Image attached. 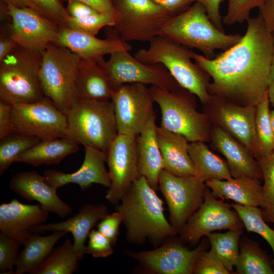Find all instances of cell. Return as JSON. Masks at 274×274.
Instances as JSON below:
<instances>
[{"label":"cell","mask_w":274,"mask_h":274,"mask_svg":"<svg viewBox=\"0 0 274 274\" xmlns=\"http://www.w3.org/2000/svg\"><path fill=\"white\" fill-rule=\"evenodd\" d=\"M256 106H242L210 94L203 112L212 125L220 127L253 152ZM253 154V153H252Z\"/></svg>","instance_id":"18"},{"label":"cell","mask_w":274,"mask_h":274,"mask_svg":"<svg viewBox=\"0 0 274 274\" xmlns=\"http://www.w3.org/2000/svg\"><path fill=\"white\" fill-rule=\"evenodd\" d=\"M259 10L266 28L274 35V0H265Z\"/></svg>","instance_id":"50"},{"label":"cell","mask_w":274,"mask_h":274,"mask_svg":"<svg viewBox=\"0 0 274 274\" xmlns=\"http://www.w3.org/2000/svg\"><path fill=\"white\" fill-rule=\"evenodd\" d=\"M56 45L65 47L79 55L81 59L100 63L108 54L122 50L130 51L131 46L120 38L100 39L84 32L60 27Z\"/></svg>","instance_id":"22"},{"label":"cell","mask_w":274,"mask_h":274,"mask_svg":"<svg viewBox=\"0 0 274 274\" xmlns=\"http://www.w3.org/2000/svg\"><path fill=\"white\" fill-rule=\"evenodd\" d=\"M83 3L93 8L98 12L109 15L115 18H118V13L112 0H76Z\"/></svg>","instance_id":"49"},{"label":"cell","mask_w":274,"mask_h":274,"mask_svg":"<svg viewBox=\"0 0 274 274\" xmlns=\"http://www.w3.org/2000/svg\"><path fill=\"white\" fill-rule=\"evenodd\" d=\"M41 14L54 21L60 26H65L71 17L59 0H30Z\"/></svg>","instance_id":"43"},{"label":"cell","mask_w":274,"mask_h":274,"mask_svg":"<svg viewBox=\"0 0 274 274\" xmlns=\"http://www.w3.org/2000/svg\"><path fill=\"white\" fill-rule=\"evenodd\" d=\"M12 19L8 32L18 46L42 53L50 43H55L60 26L53 20L30 8L7 5Z\"/></svg>","instance_id":"17"},{"label":"cell","mask_w":274,"mask_h":274,"mask_svg":"<svg viewBox=\"0 0 274 274\" xmlns=\"http://www.w3.org/2000/svg\"><path fill=\"white\" fill-rule=\"evenodd\" d=\"M155 118L153 116L137 135L136 145L140 174L146 178L156 191L159 189L158 179L163 164L157 139Z\"/></svg>","instance_id":"27"},{"label":"cell","mask_w":274,"mask_h":274,"mask_svg":"<svg viewBox=\"0 0 274 274\" xmlns=\"http://www.w3.org/2000/svg\"><path fill=\"white\" fill-rule=\"evenodd\" d=\"M209 245L208 239L204 238L196 248L190 250L179 239L164 243L153 250H127L125 253L149 273L193 274L197 258L202 251L208 250Z\"/></svg>","instance_id":"14"},{"label":"cell","mask_w":274,"mask_h":274,"mask_svg":"<svg viewBox=\"0 0 274 274\" xmlns=\"http://www.w3.org/2000/svg\"><path fill=\"white\" fill-rule=\"evenodd\" d=\"M270 119L274 135V109L270 111Z\"/></svg>","instance_id":"55"},{"label":"cell","mask_w":274,"mask_h":274,"mask_svg":"<svg viewBox=\"0 0 274 274\" xmlns=\"http://www.w3.org/2000/svg\"><path fill=\"white\" fill-rule=\"evenodd\" d=\"M171 17L177 15L188 8L197 0H152Z\"/></svg>","instance_id":"46"},{"label":"cell","mask_w":274,"mask_h":274,"mask_svg":"<svg viewBox=\"0 0 274 274\" xmlns=\"http://www.w3.org/2000/svg\"><path fill=\"white\" fill-rule=\"evenodd\" d=\"M21 245L17 239L0 232V273L14 274Z\"/></svg>","instance_id":"41"},{"label":"cell","mask_w":274,"mask_h":274,"mask_svg":"<svg viewBox=\"0 0 274 274\" xmlns=\"http://www.w3.org/2000/svg\"><path fill=\"white\" fill-rule=\"evenodd\" d=\"M223 0H197L205 8L212 23L220 30L224 31L223 19L220 14V7Z\"/></svg>","instance_id":"47"},{"label":"cell","mask_w":274,"mask_h":274,"mask_svg":"<svg viewBox=\"0 0 274 274\" xmlns=\"http://www.w3.org/2000/svg\"><path fill=\"white\" fill-rule=\"evenodd\" d=\"M41 62V53L17 45L0 61V100L13 105L43 99L39 78Z\"/></svg>","instance_id":"7"},{"label":"cell","mask_w":274,"mask_h":274,"mask_svg":"<svg viewBox=\"0 0 274 274\" xmlns=\"http://www.w3.org/2000/svg\"><path fill=\"white\" fill-rule=\"evenodd\" d=\"M213 196L230 199L243 206H263V193L260 179L240 177L227 180L210 179L205 182Z\"/></svg>","instance_id":"26"},{"label":"cell","mask_w":274,"mask_h":274,"mask_svg":"<svg viewBox=\"0 0 274 274\" xmlns=\"http://www.w3.org/2000/svg\"><path fill=\"white\" fill-rule=\"evenodd\" d=\"M113 90L125 84L151 85L172 90L180 87L161 64H146L136 59L127 50L116 52L108 61L100 63Z\"/></svg>","instance_id":"11"},{"label":"cell","mask_w":274,"mask_h":274,"mask_svg":"<svg viewBox=\"0 0 274 274\" xmlns=\"http://www.w3.org/2000/svg\"><path fill=\"white\" fill-rule=\"evenodd\" d=\"M160 35L190 49H196L208 58H214L217 50L225 51L232 47L243 37L240 34H226L218 29L203 6L197 2L172 17Z\"/></svg>","instance_id":"4"},{"label":"cell","mask_w":274,"mask_h":274,"mask_svg":"<svg viewBox=\"0 0 274 274\" xmlns=\"http://www.w3.org/2000/svg\"><path fill=\"white\" fill-rule=\"evenodd\" d=\"M149 43L148 48L138 50L133 56L146 64H162L180 87L207 104L210 78L193 60L192 50L162 35Z\"/></svg>","instance_id":"3"},{"label":"cell","mask_w":274,"mask_h":274,"mask_svg":"<svg viewBox=\"0 0 274 274\" xmlns=\"http://www.w3.org/2000/svg\"><path fill=\"white\" fill-rule=\"evenodd\" d=\"M194 274H230L221 261L211 249L206 250L199 255L196 261Z\"/></svg>","instance_id":"42"},{"label":"cell","mask_w":274,"mask_h":274,"mask_svg":"<svg viewBox=\"0 0 274 274\" xmlns=\"http://www.w3.org/2000/svg\"><path fill=\"white\" fill-rule=\"evenodd\" d=\"M66 116V138L84 146L94 147L107 153L118 134L111 100L76 99Z\"/></svg>","instance_id":"6"},{"label":"cell","mask_w":274,"mask_h":274,"mask_svg":"<svg viewBox=\"0 0 274 274\" xmlns=\"http://www.w3.org/2000/svg\"><path fill=\"white\" fill-rule=\"evenodd\" d=\"M122 223L121 213L117 211L107 214L97 225V230L111 242L114 246L119 236V226Z\"/></svg>","instance_id":"45"},{"label":"cell","mask_w":274,"mask_h":274,"mask_svg":"<svg viewBox=\"0 0 274 274\" xmlns=\"http://www.w3.org/2000/svg\"><path fill=\"white\" fill-rule=\"evenodd\" d=\"M150 88L160 109L161 127L183 135L189 142H210L212 125L204 112L197 110L194 94L180 86L172 90Z\"/></svg>","instance_id":"5"},{"label":"cell","mask_w":274,"mask_h":274,"mask_svg":"<svg viewBox=\"0 0 274 274\" xmlns=\"http://www.w3.org/2000/svg\"><path fill=\"white\" fill-rule=\"evenodd\" d=\"M108 214L107 207L103 204L86 203L75 216L58 223H43L32 227L30 231L43 233L48 231L70 232L73 236V250L80 260L86 254V239L92 228Z\"/></svg>","instance_id":"21"},{"label":"cell","mask_w":274,"mask_h":274,"mask_svg":"<svg viewBox=\"0 0 274 274\" xmlns=\"http://www.w3.org/2000/svg\"><path fill=\"white\" fill-rule=\"evenodd\" d=\"M78 143L67 138L40 141L21 154L16 162H23L33 166L59 163L67 156L77 152Z\"/></svg>","instance_id":"29"},{"label":"cell","mask_w":274,"mask_h":274,"mask_svg":"<svg viewBox=\"0 0 274 274\" xmlns=\"http://www.w3.org/2000/svg\"><path fill=\"white\" fill-rule=\"evenodd\" d=\"M86 254L94 258H106L113 253V245L98 230L92 229L88 235Z\"/></svg>","instance_id":"44"},{"label":"cell","mask_w":274,"mask_h":274,"mask_svg":"<svg viewBox=\"0 0 274 274\" xmlns=\"http://www.w3.org/2000/svg\"><path fill=\"white\" fill-rule=\"evenodd\" d=\"M85 157L80 168L74 173L68 174L55 169H49L44 173L47 182L57 188L70 183L78 184L82 190L93 184L109 188L111 180L105 163L106 153L94 147L85 146Z\"/></svg>","instance_id":"19"},{"label":"cell","mask_w":274,"mask_h":274,"mask_svg":"<svg viewBox=\"0 0 274 274\" xmlns=\"http://www.w3.org/2000/svg\"><path fill=\"white\" fill-rule=\"evenodd\" d=\"M49 213L40 203L24 204L14 198L0 206V232L23 245L32 233L30 229L45 223Z\"/></svg>","instance_id":"23"},{"label":"cell","mask_w":274,"mask_h":274,"mask_svg":"<svg viewBox=\"0 0 274 274\" xmlns=\"http://www.w3.org/2000/svg\"><path fill=\"white\" fill-rule=\"evenodd\" d=\"M227 1V11L223 18V23L231 25L247 21L250 18L251 11L254 8H260L265 0Z\"/></svg>","instance_id":"40"},{"label":"cell","mask_w":274,"mask_h":274,"mask_svg":"<svg viewBox=\"0 0 274 274\" xmlns=\"http://www.w3.org/2000/svg\"><path fill=\"white\" fill-rule=\"evenodd\" d=\"M156 135L163 169L178 176L194 175V165L188 151L189 141L160 126L156 127Z\"/></svg>","instance_id":"25"},{"label":"cell","mask_w":274,"mask_h":274,"mask_svg":"<svg viewBox=\"0 0 274 274\" xmlns=\"http://www.w3.org/2000/svg\"><path fill=\"white\" fill-rule=\"evenodd\" d=\"M76 99L106 101L114 92L102 67L97 62L81 59L76 81Z\"/></svg>","instance_id":"28"},{"label":"cell","mask_w":274,"mask_h":274,"mask_svg":"<svg viewBox=\"0 0 274 274\" xmlns=\"http://www.w3.org/2000/svg\"><path fill=\"white\" fill-rule=\"evenodd\" d=\"M210 141L226 158L233 178L248 177L263 179L260 164L252 153L230 134L212 125Z\"/></svg>","instance_id":"24"},{"label":"cell","mask_w":274,"mask_h":274,"mask_svg":"<svg viewBox=\"0 0 274 274\" xmlns=\"http://www.w3.org/2000/svg\"><path fill=\"white\" fill-rule=\"evenodd\" d=\"M17 45L15 41L8 33L2 32L0 37V61Z\"/></svg>","instance_id":"52"},{"label":"cell","mask_w":274,"mask_h":274,"mask_svg":"<svg viewBox=\"0 0 274 274\" xmlns=\"http://www.w3.org/2000/svg\"><path fill=\"white\" fill-rule=\"evenodd\" d=\"M42 53L39 78L45 96L66 115L76 98V81L81 58L67 48L49 44Z\"/></svg>","instance_id":"8"},{"label":"cell","mask_w":274,"mask_h":274,"mask_svg":"<svg viewBox=\"0 0 274 274\" xmlns=\"http://www.w3.org/2000/svg\"><path fill=\"white\" fill-rule=\"evenodd\" d=\"M224 200L214 197L207 186L203 202L179 231L180 240L194 246L202 237L215 230L243 229L237 212Z\"/></svg>","instance_id":"13"},{"label":"cell","mask_w":274,"mask_h":274,"mask_svg":"<svg viewBox=\"0 0 274 274\" xmlns=\"http://www.w3.org/2000/svg\"><path fill=\"white\" fill-rule=\"evenodd\" d=\"M238 274H273L272 260L260 247L259 244L241 237L239 254L235 266Z\"/></svg>","instance_id":"32"},{"label":"cell","mask_w":274,"mask_h":274,"mask_svg":"<svg viewBox=\"0 0 274 274\" xmlns=\"http://www.w3.org/2000/svg\"><path fill=\"white\" fill-rule=\"evenodd\" d=\"M231 206L239 215L246 230L258 234L269 245L273 252L272 263L274 269V230L264 220L262 209L235 203Z\"/></svg>","instance_id":"37"},{"label":"cell","mask_w":274,"mask_h":274,"mask_svg":"<svg viewBox=\"0 0 274 274\" xmlns=\"http://www.w3.org/2000/svg\"><path fill=\"white\" fill-rule=\"evenodd\" d=\"M243 229L228 230L224 233L211 232L206 236L211 249L231 273L234 271L239 254V241Z\"/></svg>","instance_id":"35"},{"label":"cell","mask_w":274,"mask_h":274,"mask_svg":"<svg viewBox=\"0 0 274 274\" xmlns=\"http://www.w3.org/2000/svg\"><path fill=\"white\" fill-rule=\"evenodd\" d=\"M80 260L73 250V243L66 237L61 246L53 248L47 258L30 274H72Z\"/></svg>","instance_id":"34"},{"label":"cell","mask_w":274,"mask_h":274,"mask_svg":"<svg viewBox=\"0 0 274 274\" xmlns=\"http://www.w3.org/2000/svg\"><path fill=\"white\" fill-rule=\"evenodd\" d=\"M12 106L0 100V139L15 132L11 114Z\"/></svg>","instance_id":"48"},{"label":"cell","mask_w":274,"mask_h":274,"mask_svg":"<svg viewBox=\"0 0 274 274\" xmlns=\"http://www.w3.org/2000/svg\"><path fill=\"white\" fill-rule=\"evenodd\" d=\"M120 202L115 211L122 215L129 242L141 245L148 239L157 247L166 238L178 234L164 216L162 200L145 177L133 182Z\"/></svg>","instance_id":"2"},{"label":"cell","mask_w":274,"mask_h":274,"mask_svg":"<svg viewBox=\"0 0 274 274\" xmlns=\"http://www.w3.org/2000/svg\"><path fill=\"white\" fill-rule=\"evenodd\" d=\"M111 100L118 133L137 136L155 115V102L146 85L124 84L114 91Z\"/></svg>","instance_id":"15"},{"label":"cell","mask_w":274,"mask_h":274,"mask_svg":"<svg viewBox=\"0 0 274 274\" xmlns=\"http://www.w3.org/2000/svg\"><path fill=\"white\" fill-rule=\"evenodd\" d=\"M67 232L56 231L47 236L32 232L19 252L14 274L30 273L49 256L56 243Z\"/></svg>","instance_id":"30"},{"label":"cell","mask_w":274,"mask_h":274,"mask_svg":"<svg viewBox=\"0 0 274 274\" xmlns=\"http://www.w3.org/2000/svg\"><path fill=\"white\" fill-rule=\"evenodd\" d=\"M7 5L19 8H30L41 13L38 7L30 0H3Z\"/></svg>","instance_id":"54"},{"label":"cell","mask_w":274,"mask_h":274,"mask_svg":"<svg viewBox=\"0 0 274 274\" xmlns=\"http://www.w3.org/2000/svg\"><path fill=\"white\" fill-rule=\"evenodd\" d=\"M136 136L118 133L106 153L111 185L105 198L117 205L133 182L140 178Z\"/></svg>","instance_id":"16"},{"label":"cell","mask_w":274,"mask_h":274,"mask_svg":"<svg viewBox=\"0 0 274 274\" xmlns=\"http://www.w3.org/2000/svg\"><path fill=\"white\" fill-rule=\"evenodd\" d=\"M66 9L71 17L79 18L87 15L100 13L90 6L76 0H68Z\"/></svg>","instance_id":"51"},{"label":"cell","mask_w":274,"mask_h":274,"mask_svg":"<svg viewBox=\"0 0 274 274\" xmlns=\"http://www.w3.org/2000/svg\"><path fill=\"white\" fill-rule=\"evenodd\" d=\"M247 22L245 35L232 47L213 58L192 50L191 56L212 80L210 94L256 107L267 91L274 37L259 14Z\"/></svg>","instance_id":"1"},{"label":"cell","mask_w":274,"mask_h":274,"mask_svg":"<svg viewBox=\"0 0 274 274\" xmlns=\"http://www.w3.org/2000/svg\"><path fill=\"white\" fill-rule=\"evenodd\" d=\"M115 23L116 19L113 17L97 13L79 18L70 17L65 26L96 36L102 28L114 26Z\"/></svg>","instance_id":"39"},{"label":"cell","mask_w":274,"mask_h":274,"mask_svg":"<svg viewBox=\"0 0 274 274\" xmlns=\"http://www.w3.org/2000/svg\"><path fill=\"white\" fill-rule=\"evenodd\" d=\"M267 92L270 104L274 107V43Z\"/></svg>","instance_id":"53"},{"label":"cell","mask_w":274,"mask_h":274,"mask_svg":"<svg viewBox=\"0 0 274 274\" xmlns=\"http://www.w3.org/2000/svg\"><path fill=\"white\" fill-rule=\"evenodd\" d=\"M112 1L118 13L113 27L126 42H150L161 35L172 17L152 0Z\"/></svg>","instance_id":"9"},{"label":"cell","mask_w":274,"mask_h":274,"mask_svg":"<svg viewBox=\"0 0 274 274\" xmlns=\"http://www.w3.org/2000/svg\"><path fill=\"white\" fill-rule=\"evenodd\" d=\"M158 187L168 208L169 222L179 233L203 202L205 182L195 175L178 176L162 169Z\"/></svg>","instance_id":"12"},{"label":"cell","mask_w":274,"mask_h":274,"mask_svg":"<svg viewBox=\"0 0 274 274\" xmlns=\"http://www.w3.org/2000/svg\"><path fill=\"white\" fill-rule=\"evenodd\" d=\"M11 114L15 132L41 141L66 138V116L46 96L35 102L13 105Z\"/></svg>","instance_id":"10"},{"label":"cell","mask_w":274,"mask_h":274,"mask_svg":"<svg viewBox=\"0 0 274 274\" xmlns=\"http://www.w3.org/2000/svg\"><path fill=\"white\" fill-rule=\"evenodd\" d=\"M189 154L194 165V175L204 182L210 179H232L228 164L212 152L204 142H190Z\"/></svg>","instance_id":"31"},{"label":"cell","mask_w":274,"mask_h":274,"mask_svg":"<svg viewBox=\"0 0 274 274\" xmlns=\"http://www.w3.org/2000/svg\"><path fill=\"white\" fill-rule=\"evenodd\" d=\"M41 140L37 138L13 132L0 142V176L16 162L17 158L23 152L37 144Z\"/></svg>","instance_id":"36"},{"label":"cell","mask_w":274,"mask_h":274,"mask_svg":"<svg viewBox=\"0 0 274 274\" xmlns=\"http://www.w3.org/2000/svg\"><path fill=\"white\" fill-rule=\"evenodd\" d=\"M9 187L25 200L37 201L48 212L61 218L66 217L73 211L72 207L58 197L57 189L47 182L44 175L36 171L15 174L11 179Z\"/></svg>","instance_id":"20"},{"label":"cell","mask_w":274,"mask_h":274,"mask_svg":"<svg viewBox=\"0 0 274 274\" xmlns=\"http://www.w3.org/2000/svg\"><path fill=\"white\" fill-rule=\"evenodd\" d=\"M269 104L267 91L256 106L255 136L252 153L258 162L274 151V135L270 123Z\"/></svg>","instance_id":"33"},{"label":"cell","mask_w":274,"mask_h":274,"mask_svg":"<svg viewBox=\"0 0 274 274\" xmlns=\"http://www.w3.org/2000/svg\"><path fill=\"white\" fill-rule=\"evenodd\" d=\"M259 163L264 181L262 216L265 221L274 224V151Z\"/></svg>","instance_id":"38"}]
</instances>
